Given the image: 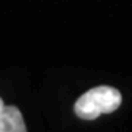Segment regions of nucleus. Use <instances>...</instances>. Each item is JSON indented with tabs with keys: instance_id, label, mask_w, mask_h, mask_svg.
<instances>
[{
	"instance_id": "f257e3e1",
	"label": "nucleus",
	"mask_w": 132,
	"mask_h": 132,
	"mask_svg": "<svg viewBox=\"0 0 132 132\" xmlns=\"http://www.w3.org/2000/svg\"><path fill=\"white\" fill-rule=\"evenodd\" d=\"M120 103H122V95L116 88L100 85L81 95L76 100L73 110L76 116H79L81 119L91 120L98 118L100 114L114 112L120 106Z\"/></svg>"
},
{
	"instance_id": "f03ea898",
	"label": "nucleus",
	"mask_w": 132,
	"mask_h": 132,
	"mask_svg": "<svg viewBox=\"0 0 132 132\" xmlns=\"http://www.w3.org/2000/svg\"><path fill=\"white\" fill-rule=\"evenodd\" d=\"M24 118L15 106H2L0 107V132H25Z\"/></svg>"
},
{
	"instance_id": "7ed1b4c3",
	"label": "nucleus",
	"mask_w": 132,
	"mask_h": 132,
	"mask_svg": "<svg viewBox=\"0 0 132 132\" xmlns=\"http://www.w3.org/2000/svg\"><path fill=\"white\" fill-rule=\"evenodd\" d=\"M3 104H5V103H3V100L0 98V107H2V106H3Z\"/></svg>"
}]
</instances>
